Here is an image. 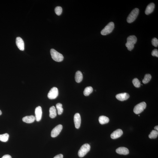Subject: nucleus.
I'll list each match as a JSON object with an SVG mask.
<instances>
[{
  "label": "nucleus",
  "mask_w": 158,
  "mask_h": 158,
  "mask_svg": "<svg viewBox=\"0 0 158 158\" xmlns=\"http://www.w3.org/2000/svg\"><path fill=\"white\" fill-rule=\"evenodd\" d=\"M137 41V38L135 35H130L128 37L125 45L128 50L131 51L133 49Z\"/></svg>",
  "instance_id": "obj_1"
},
{
  "label": "nucleus",
  "mask_w": 158,
  "mask_h": 158,
  "mask_svg": "<svg viewBox=\"0 0 158 158\" xmlns=\"http://www.w3.org/2000/svg\"><path fill=\"white\" fill-rule=\"evenodd\" d=\"M50 52L52 58L53 60L57 62H61L63 60L64 56L63 55L55 49H52Z\"/></svg>",
  "instance_id": "obj_2"
},
{
  "label": "nucleus",
  "mask_w": 158,
  "mask_h": 158,
  "mask_svg": "<svg viewBox=\"0 0 158 158\" xmlns=\"http://www.w3.org/2000/svg\"><path fill=\"white\" fill-rule=\"evenodd\" d=\"M90 145L88 144H83L79 150L78 155L79 157H84L90 151Z\"/></svg>",
  "instance_id": "obj_3"
},
{
  "label": "nucleus",
  "mask_w": 158,
  "mask_h": 158,
  "mask_svg": "<svg viewBox=\"0 0 158 158\" xmlns=\"http://www.w3.org/2000/svg\"><path fill=\"white\" fill-rule=\"evenodd\" d=\"M139 10L137 8H135L131 11L127 19L128 23H131L135 21L137 17L139 14Z\"/></svg>",
  "instance_id": "obj_4"
},
{
  "label": "nucleus",
  "mask_w": 158,
  "mask_h": 158,
  "mask_svg": "<svg viewBox=\"0 0 158 158\" xmlns=\"http://www.w3.org/2000/svg\"><path fill=\"white\" fill-rule=\"evenodd\" d=\"M114 27V23L113 22H110L101 32V35H105L113 32Z\"/></svg>",
  "instance_id": "obj_5"
},
{
  "label": "nucleus",
  "mask_w": 158,
  "mask_h": 158,
  "mask_svg": "<svg viewBox=\"0 0 158 158\" xmlns=\"http://www.w3.org/2000/svg\"><path fill=\"white\" fill-rule=\"evenodd\" d=\"M147 104L144 102L140 103L135 105L134 109V112L135 114H138L142 113L145 109Z\"/></svg>",
  "instance_id": "obj_6"
},
{
  "label": "nucleus",
  "mask_w": 158,
  "mask_h": 158,
  "mask_svg": "<svg viewBox=\"0 0 158 158\" xmlns=\"http://www.w3.org/2000/svg\"><path fill=\"white\" fill-rule=\"evenodd\" d=\"M58 95V90L57 88L54 87L51 89L48 94L47 97L49 99H54L57 98Z\"/></svg>",
  "instance_id": "obj_7"
},
{
  "label": "nucleus",
  "mask_w": 158,
  "mask_h": 158,
  "mask_svg": "<svg viewBox=\"0 0 158 158\" xmlns=\"http://www.w3.org/2000/svg\"><path fill=\"white\" fill-rule=\"evenodd\" d=\"M62 128L63 126L62 125L59 124L54 128L51 132L52 137L55 138L57 136L61 131Z\"/></svg>",
  "instance_id": "obj_8"
},
{
  "label": "nucleus",
  "mask_w": 158,
  "mask_h": 158,
  "mask_svg": "<svg viewBox=\"0 0 158 158\" xmlns=\"http://www.w3.org/2000/svg\"><path fill=\"white\" fill-rule=\"evenodd\" d=\"M35 120L37 122L41 120L42 117V111L41 107L38 106L36 108L35 110Z\"/></svg>",
  "instance_id": "obj_9"
},
{
  "label": "nucleus",
  "mask_w": 158,
  "mask_h": 158,
  "mask_svg": "<svg viewBox=\"0 0 158 158\" xmlns=\"http://www.w3.org/2000/svg\"><path fill=\"white\" fill-rule=\"evenodd\" d=\"M74 121L76 128L79 129L80 127L81 122V117L79 113H76L74 115Z\"/></svg>",
  "instance_id": "obj_10"
},
{
  "label": "nucleus",
  "mask_w": 158,
  "mask_h": 158,
  "mask_svg": "<svg viewBox=\"0 0 158 158\" xmlns=\"http://www.w3.org/2000/svg\"><path fill=\"white\" fill-rule=\"evenodd\" d=\"M16 44L19 50L21 51L24 50V42L23 39L20 37H18L16 38Z\"/></svg>",
  "instance_id": "obj_11"
},
{
  "label": "nucleus",
  "mask_w": 158,
  "mask_h": 158,
  "mask_svg": "<svg viewBox=\"0 0 158 158\" xmlns=\"http://www.w3.org/2000/svg\"><path fill=\"white\" fill-rule=\"evenodd\" d=\"M123 134V131L121 129H117L112 133L111 137L113 139H117L121 136Z\"/></svg>",
  "instance_id": "obj_12"
},
{
  "label": "nucleus",
  "mask_w": 158,
  "mask_h": 158,
  "mask_svg": "<svg viewBox=\"0 0 158 158\" xmlns=\"http://www.w3.org/2000/svg\"><path fill=\"white\" fill-rule=\"evenodd\" d=\"M116 97L119 101H124L127 100L129 97V95L126 93H121L116 95Z\"/></svg>",
  "instance_id": "obj_13"
},
{
  "label": "nucleus",
  "mask_w": 158,
  "mask_h": 158,
  "mask_svg": "<svg viewBox=\"0 0 158 158\" xmlns=\"http://www.w3.org/2000/svg\"><path fill=\"white\" fill-rule=\"evenodd\" d=\"M116 153L120 155H127L129 153V150L124 147H119L116 149Z\"/></svg>",
  "instance_id": "obj_14"
},
{
  "label": "nucleus",
  "mask_w": 158,
  "mask_h": 158,
  "mask_svg": "<svg viewBox=\"0 0 158 158\" xmlns=\"http://www.w3.org/2000/svg\"><path fill=\"white\" fill-rule=\"evenodd\" d=\"M155 5L154 3H151L147 6L145 11V14L147 15L151 14L154 11Z\"/></svg>",
  "instance_id": "obj_15"
},
{
  "label": "nucleus",
  "mask_w": 158,
  "mask_h": 158,
  "mask_svg": "<svg viewBox=\"0 0 158 158\" xmlns=\"http://www.w3.org/2000/svg\"><path fill=\"white\" fill-rule=\"evenodd\" d=\"M35 120V117L34 115L25 116L22 119V120L23 122L27 123H33Z\"/></svg>",
  "instance_id": "obj_16"
},
{
  "label": "nucleus",
  "mask_w": 158,
  "mask_h": 158,
  "mask_svg": "<svg viewBox=\"0 0 158 158\" xmlns=\"http://www.w3.org/2000/svg\"><path fill=\"white\" fill-rule=\"evenodd\" d=\"M83 79V74L81 71H77L76 72L75 75V80L77 83H80L82 80Z\"/></svg>",
  "instance_id": "obj_17"
},
{
  "label": "nucleus",
  "mask_w": 158,
  "mask_h": 158,
  "mask_svg": "<svg viewBox=\"0 0 158 158\" xmlns=\"http://www.w3.org/2000/svg\"><path fill=\"white\" fill-rule=\"evenodd\" d=\"M50 117L51 118H54L56 116V110L54 106L51 107L49 110Z\"/></svg>",
  "instance_id": "obj_18"
},
{
  "label": "nucleus",
  "mask_w": 158,
  "mask_h": 158,
  "mask_svg": "<svg viewBox=\"0 0 158 158\" xmlns=\"http://www.w3.org/2000/svg\"><path fill=\"white\" fill-rule=\"evenodd\" d=\"M99 123L101 124H104L108 123L109 121V119L108 117L104 116H100L99 118Z\"/></svg>",
  "instance_id": "obj_19"
},
{
  "label": "nucleus",
  "mask_w": 158,
  "mask_h": 158,
  "mask_svg": "<svg viewBox=\"0 0 158 158\" xmlns=\"http://www.w3.org/2000/svg\"><path fill=\"white\" fill-rule=\"evenodd\" d=\"M93 91V88L91 86H89L85 88L83 91V94L85 96H89V95Z\"/></svg>",
  "instance_id": "obj_20"
},
{
  "label": "nucleus",
  "mask_w": 158,
  "mask_h": 158,
  "mask_svg": "<svg viewBox=\"0 0 158 158\" xmlns=\"http://www.w3.org/2000/svg\"><path fill=\"white\" fill-rule=\"evenodd\" d=\"M9 136V134L7 133L0 135V141L3 142H6L8 140Z\"/></svg>",
  "instance_id": "obj_21"
},
{
  "label": "nucleus",
  "mask_w": 158,
  "mask_h": 158,
  "mask_svg": "<svg viewBox=\"0 0 158 158\" xmlns=\"http://www.w3.org/2000/svg\"><path fill=\"white\" fill-rule=\"evenodd\" d=\"M158 135V131L153 130L151 131L149 135V138L150 139H155L157 138Z\"/></svg>",
  "instance_id": "obj_22"
},
{
  "label": "nucleus",
  "mask_w": 158,
  "mask_h": 158,
  "mask_svg": "<svg viewBox=\"0 0 158 158\" xmlns=\"http://www.w3.org/2000/svg\"><path fill=\"white\" fill-rule=\"evenodd\" d=\"M152 77L150 74H146L144 79L143 80L142 82L144 84H147L149 82L151 79Z\"/></svg>",
  "instance_id": "obj_23"
},
{
  "label": "nucleus",
  "mask_w": 158,
  "mask_h": 158,
  "mask_svg": "<svg viewBox=\"0 0 158 158\" xmlns=\"http://www.w3.org/2000/svg\"><path fill=\"white\" fill-rule=\"evenodd\" d=\"M62 106V104L59 103L56 104V107L57 110L58 114L59 115L61 114L63 112V109Z\"/></svg>",
  "instance_id": "obj_24"
},
{
  "label": "nucleus",
  "mask_w": 158,
  "mask_h": 158,
  "mask_svg": "<svg viewBox=\"0 0 158 158\" xmlns=\"http://www.w3.org/2000/svg\"><path fill=\"white\" fill-rule=\"evenodd\" d=\"M132 83L135 87L139 88L141 86L140 82L138 79H134L133 80Z\"/></svg>",
  "instance_id": "obj_25"
},
{
  "label": "nucleus",
  "mask_w": 158,
  "mask_h": 158,
  "mask_svg": "<svg viewBox=\"0 0 158 158\" xmlns=\"http://www.w3.org/2000/svg\"><path fill=\"white\" fill-rule=\"evenodd\" d=\"M55 13L58 16L60 15L62 12V8L60 6L56 7L55 8Z\"/></svg>",
  "instance_id": "obj_26"
},
{
  "label": "nucleus",
  "mask_w": 158,
  "mask_h": 158,
  "mask_svg": "<svg viewBox=\"0 0 158 158\" xmlns=\"http://www.w3.org/2000/svg\"><path fill=\"white\" fill-rule=\"evenodd\" d=\"M152 44L155 47H157L158 45V40L157 38H154L152 40Z\"/></svg>",
  "instance_id": "obj_27"
},
{
  "label": "nucleus",
  "mask_w": 158,
  "mask_h": 158,
  "mask_svg": "<svg viewBox=\"0 0 158 158\" xmlns=\"http://www.w3.org/2000/svg\"><path fill=\"white\" fill-rule=\"evenodd\" d=\"M152 56L158 57V51L157 49H155L152 52Z\"/></svg>",
  "instance_id": "obj_28"
},
{
  "label": "nucleus",
  "mask_w": 158,
  "mask_h": 158,
  "mask_svg": "<svg viewBox=\"0 0 158 158\" xmlns=\"http://www.w3.org/2000/svg\"><path fill=\"white\" fill-rule=\"evenodd\" d=\"M63 156L62 154H59L55 156L53 158H63Z\"/></svg>",
  "instance_id": "obj_29"
},
{
  "label": "nucleus",
  "mask_w": 158,
  "mask_h": 158,
  "mask_svg": "<svg viewBox=\"0 0 158 158\" xmlns=\"http://www.w3.org/2000/svg\"><path fill=\"white\" fill-rule=\"evenodd\" d=\"M1 158H12L11 156L9 155H5Z\"/></svg>",
  "instance_id": "obj_30"
},
{
  "label": "nucleus",
  "mask_w": 158,
  "mask_h": 158,
  "mask_svg": "<svg viewBox=\"0 0 158 158\" xmlns=\"http://www.w3.org/2000/svg\"><path fill=\"white\" fill-rule=\"evenodd\" d=\"M154 129H155V130L158 131V126H156L155 127Z\"/></svg>",
  "instance_id": "obj_31"
},
{
  "label": "nucleus",
  "mask_w": 158,
  "mask_h": 158,
  "mask_svg": "<svg viewBox=\"0 0 158 158\" xmlns=\"http://www.w3.org/2000/svg\"><path fill=\"white\" fill-rule=\"evenodd\" d=\"M1 114H2V112H1V111L0 110V115H1Z\"/></svg>",
  "instance_id": "obj_32"
},
{
  "label": "nucleus",
  "mask_w": 158,
  "mask_h": 158,
  "mask_svg": "<svg viewBox=\"0 0 158 158\" xmlns=\"http://www.w3.org/2000/svg\"><path fill=\"white\" fill-rule=\"evenodd\" d=\"M138 116H140L139 115H138Z\"/></svg>",
  "instance_id": "obj_33"
}]
</instances>
